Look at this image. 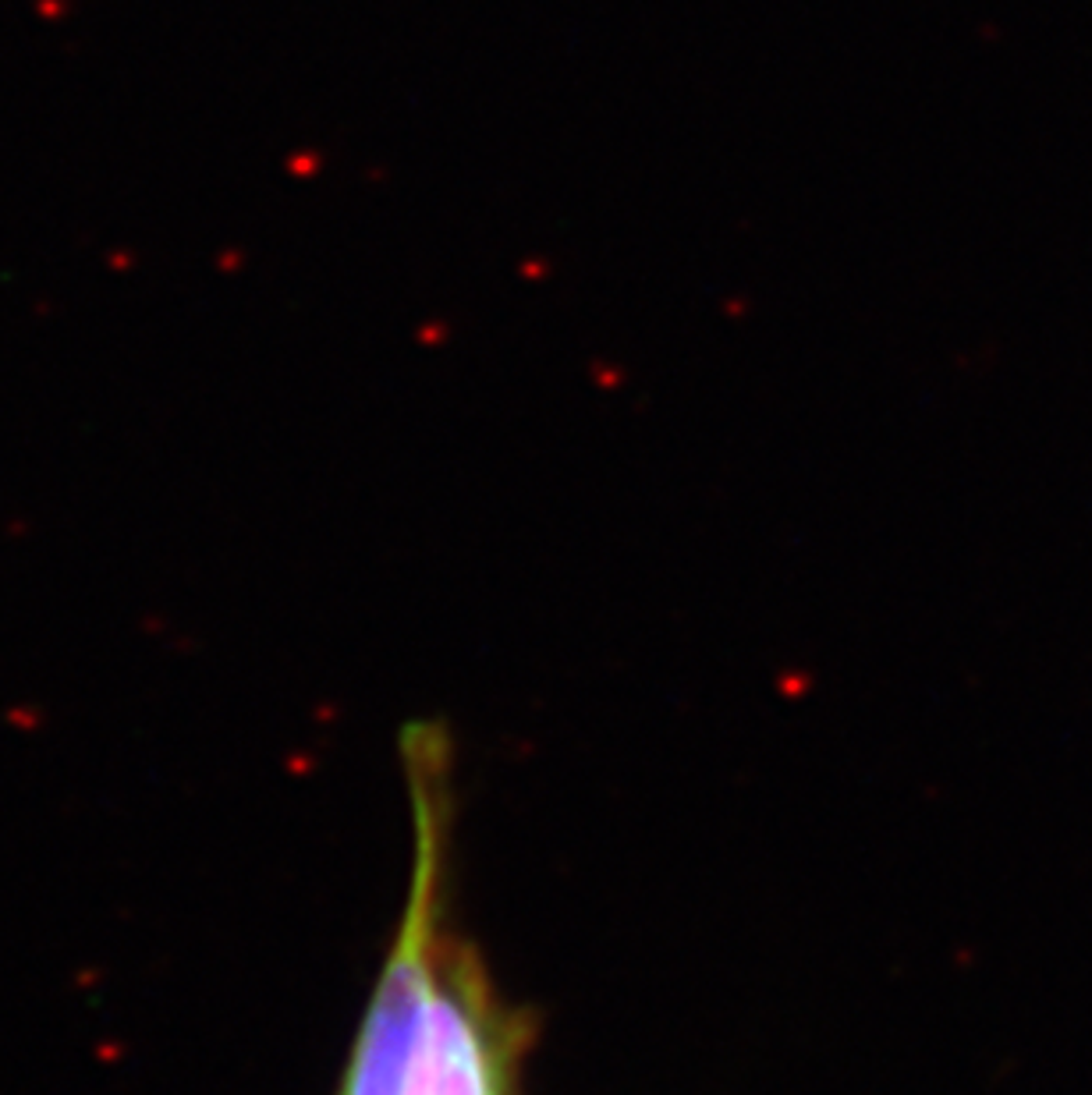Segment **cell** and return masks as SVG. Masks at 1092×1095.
I'll return each mask as SVG.
<instances>
[{
  "mask_svg": "<svg viewBox=\"0 0 1092 1095\" xmlns=\"http://www.w3.org/2000/svg\"><path fill=\"white\" fill-rule=\"evenodd\" d=\"M415 865L341 1095H518L529 1021L493 986L450 919V745L437 724L401 734Z\"/></svg>",
  "mask_w": 1092,
  "mask_h": 1095,
  "instance_id": "cell-1",
  "label": "cell"
}]
</instances>
